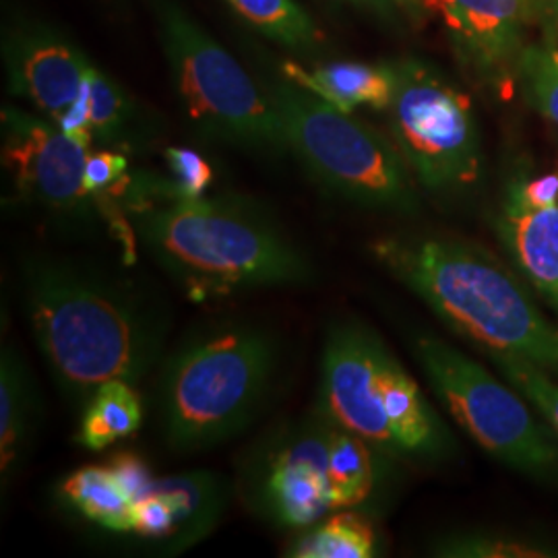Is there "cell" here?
<instances>
[{"mask_svg":"<svg viewBox=\"0 0 558 558\" xmlns=\"http://www.w3.org/2000/svg\"><path fill=\"white\" fill-rule=\"evenodd\" d=\"M391 356L383 339L356 319L336 320L320 359V410L338 426L385 453H398L385 408V366Z\"/></svg>","mask_w":558,"mask_h":558,"instance_id":"8fae6325","label":"cell"},{"mask_svg":"<svg viewBox=\"0 0 558 558\" xmlns=\"http://www.w3.org/2000/svg\"><path fill=\"white\" fill-rule=\"evenodd\" d=\"M89 151L92 145L66 135L52 120L2 108V161L21 199L64 228L92 230L101 220V201L85 186Z\"/></svg>","mask_w":558,"mask_h":558,"instance_id":"30bf717a","label":"cell"},{"mask_svg":"<svg viewBox=\"0 0 558 558\" xmlns=\"http://www.w3.org/2000/svg\"><path fill=\"white\" fill-rule=\"evenodd\" d=\"M151 490L170 500L177 513L179 534L170 555L182 553L207 538L218 527L232 497V486L228 480L205 470L160 476L154 480Z\"/></svg>","mask_w":558,"mask_h":558,"instance_id":"2e32d148","label":"cell"},{"mask_svg":"<svg viewBox=\"0 0 558 558\" xmlns=\"http://www.w3.org/2000/svg\"><path fill=\"white\" fill-rule=\"evenodd\" d=\"M106 468L110 470V474L119 482L120 488L126 493V497L131 500L145 497L156 476L151 474V468L147 465V461L133 453V451H119L112 458L106 461Z\"/></svg>","mask_w":558,"mask_h":558,"instance_id":"f1b7e54d","label":"cell"},{"mask_svg":"<svg viewBox=\"0 0 558 558\" xmlns=\"http://www.w3.org/2000/svg\"><path fill=\"white\" fill-rule=\"evenodd\" d=\"M59 497L81 518L114 534H131L133 500L104 465H85L59 482Z\"/></svg>","mask_w":558,"mask_h":558,"instance_id":"ffe728a7","label":"cell"},{"mask_svg":"<svg viewBox=\"0 0 558 558\" xmlns=\"http://www.w3.org/2000/svg\"><path fill=\"white\" fill-rule=\"evenodd\" d=\"M333 420L319 405L267 433L240 468L246 507L278 527L302 530L333 511L327 459Z\"/></svg>","mask_w":558,"mask_h":558,"instance_id":"9c48e42d","label":"cell"},{"mask_svg":"<svg viewBox=\"0 0 558 558\" xmlns=\"http://www.w3.org/2000/svg\"><path fill=\"white\" fill-rule=\"evenodd\" d=\"M166 161L172 179L160 186L166 199H199L209 189L214 172L209 161L189 147H170Z\"/></svg>","mask_w":558,"mask_h":558,"instance_id":"484cf974","label":"cell"},{"mask_svg":"<svg viewBox=\"0 0 558 558\" xmlns=\"http://www.w3.org/2000/svg\"><path fill=\"white\" fill-rule=\"evenodd\" d=\"M286 341L269 323L211 320L161 359L156 412L172 453H197L239 437L269 403Z\"/></svg>","mask_w":558,"mask_h":558,"instance_id":"3957f363","label":"cell"},{"mask_svg":"<svg viewBox=\"0 0 558 558\" xmlns=\"http://www.w3.org/2000/svg\"><path fill=\"white\" fill-rule=\"evenodd\" d=\"M373 253L451 331L484 354H513L558 377L557 323L484 248L449 236H387L373 244Z\"/></svg>","mask_w":558,"mask_h":558,"instance_id":"277c9868","label":"cell"},{"mask_svg":"<svg viewBox=\"0 0 558 558\" xmlns=\"http://www.w3.org/2000/svg\"><path fill=\"white\" fill-rule=\"evenodd\" d=\"M87 129L94 143L124 145L133 140L137 108L112 80L89 64L80 96Z\"/></svg>","mask_w":558,"mask_h":558,"instance_id":"7402d4cb","label":"cell"},{"mask_svg":"<svg viewBox=\"0 0 558 558\" xmlns=\"http://www.w3.org/2000/svg\"><path fill=\"white\" fill-rule=\"evenodd\" d=\"M156 15L180 106L201 137L274 158L288 154L263 83L172 0H156Z\"/></svg>","mask_w":558,"mask_h":558,"instance_id":"8992f818","label":"cell"},{"mask_svg":"<svg viewBox=\"0 0 558 558\" xmlns=\"http://www.w3.org/2000/svg\"><path fill=\"white\" fill-rule=\"evenodd\" d=\"M518 73L530 101L558 124V62L553 50L532 46L519 59Z\"/></svg>","mask_w":558,"mask_h":558,"instance_id":"d4e9b609","label":"cell"},{"mask_svg":"<svg viewBox=\"0 0 558 558\" xmlns=\"http://www.w3.org/2000/svg\"><path fill=\"white\" fill-rule=\"evenodd\" d=\"M143 248L189 299L304 288L317 265L257 201L220 195L135 207Z\"/></svg>","mask_w":558,"mask_h":558,"instance_id":"7a4b0ae2","label":"cell"},{"mask_svg":"<svg viewBox=\"0 0 558 558\" xmlns=\"http://www.w3.org/2000/svg\"><path fill=\"white\" fill-rule=\"evenodd\" d=\"M414 354L451 418L493 458L536 478H558V437L509 383L445 339L422 333Z\"/></svg>","mask_w":558,"mask_h":558,"instance_id":"52a82bcc","label":"cell"},{"mask_svg":"<svg viewBox=\"0 0 558 558\" xmlns=\"http://www.w3.org/2000/svg\"><path fill=\"white\" fill-rule=\"evenodd\" d=\"M242 20L260 34L290 48H306L319 40V29L296 0H226Z\"/></svg>","mask_w":558,"mask_h":558,"instance_id":"603a6c76","label":"cell"},{"mask_svg":"<svg viewBox=\"0 0 558 558\" xmlns=\"http://www.w3.org/2000/svg\"><path fill=\"white\" fill-rule=\"evenodd\" d=\"M263 87L278 110L288 149L327 191L368 209H418L414 174L398 145L292 80L263 81Z\"/></svg>","mask_w":558,"mask_h":558,"instance_id":"5b68a950","label":"cell"},{"mask_svg":"<svg viewBox=\"0 0 558 558\" xmlns=\"http://www.w3.org/2000/svg\"><path fill=\"white\" fill-rule=\"evenodd\" d=\"M288 77L323 100L352 112L360 106L389 110L396 92L393 64L331 62L306 73L296 64H286Z\"/></svg>","mask_w":558,"mask_h":558,"instance_id":"e0dca14e","label":"cell"},{"mask_svg":"<svg viewBox=\"0 0 558 558\" xmlns=\"http://www.w3.org/2000/svg\"><path fill=\"white\" fill-rule=\"evenodd\" d=\"M348 2L359 4V7H366V9H373V11H380V13L387 11V0H348Z\"/></svg>","mask_w":558,"mask_h":558,"instance_id":"f546056e","label":"cell"},{"mask_svg":"<svg viewBox=\"0 0 558 558\" xmlns=\"http://www.w3.org/2000/svg\"><path fill=\"white\" fill-rule=\"evenodd\" d=\"M424 9L439 13L456 50L474 71L505 80L518 71L536 0H424Z\"/></svg>","mask_w":558,"mask_h":558,"instance_id":"4fadbf2b","label":"cell"},{"mask_svg":"<svg viewBox=\"0 0 558 558\" xmlns=\"http://www.w3.org/2000/svg\"><path fill=\"white\" fill-rule=\"evenodd\" d=\"M375 480L373 445L333 422L327 459V484L333 511L362 505L371 497Z\"/></svg>","mask_w":558,"mask_h":558,"instance_id":"44dd1931","label":"cell"},{"mask_svg":"<svg viewBox=\"0 0 558 558\" xmlns=\"http://www.w3.org/2000/svg\"><path fill=\"white\" fill-rule=\"evenodd\" d=\"M41 420V398L25 359L13 343L0 354V476L2 488L32 453Z\"/></svg>","mask_w":558,"mask_h":558,"instance_id":"9a60e30c","label":"cell"},{"mask_svg":"<svg viewBox=\"0 0 558 558\" xmlns=\"http://www.w3.org/2000/svg\"><path fill=\"white\" fill-rule=\"evenodd\" d=\"M126 158L117 151H89L85 163V186L101 203L108 197H120L126 189Z\"/></svg>","mask_w":558,"mask_h":558,"instance_id":"83f0119b","label":"cell"},{"mask_svg":"<svg viewBox=\"0 0 558 558\" xmlns=\"http://www.w3.org/2000/svg\"><path fill=\"white\" fill-rule=\"evenodd\" d=\"M553 54H555V60H557V62H558V52H557V50H553Z\"/></svg>","mask_w":558,"mask_h":558,"instance_id":"d6a6232c","label":"cell"},{"mask_svg":"<svg viewBox=\"0 0 558 558\" xmlns=\"http://www.w3.org/2000/svg\"><path fill=\"white\" fill-rule=\"evenodd\" d=\"M21 283L41 356L75 408L108 380L137 385L166 356L170 308L137 279L92 260L34 253L23 257Z\"/></svg>","mask_w":558,"mask_h":558,"instance_id":"6da1fadb","label":"cell"},{"mask_svg":"<svg viewBox=\"0 0 558 558\" xmlns=\"http://www.w3.org/2000/svg\"><path fill=\"white\" fill-rule=\"evenodd\" d=\"M502 251L542 299L558 311V199L532 195L513 180L495 218Z\"/></svg>","mask_w":558,"mask_h":558,"instance_id":"5bb4252c","label":"cell"},{"mask_svg":"<svg viewBox=\"0 0 558 558\" xmlns=\"http://www.w3.org/2000/svg\"><path fill=\"white\" fill-rule=\"evenodd\" d=\"M553 7H555V11H557L558 15V0H553Z\"/></svg>","mask_w":558,"mask_h":558,"instance_id":"1f68e13d","label":"cell"},{"mask_svg":"<svg viewBox=\"0 0 558 558\" xmlns=\"http://www.w3.org/2000/svg\"><path fill=\"white\" fill-rule=\"evenodd\" d=\"M143 424V401L129 380H108L94 391L81 414L77 442L89 451H104L133 437Z\"/></svg>","mask_w":558,"mask_h":558,"instance_id":"d6986e66","label":"cell"},{"mask_svg":"<svg viewBox=\"0 0 558 558\" xmlns=\"http://www.w3.org/2000/svg\"><path fill=\"white\" fill-rule=\"evenodd\" d=\"M393 2H398L399 7H403L408 11H414V13L424 9V0H393Z\"/></svg>","mask_w":558,"mask_h":558,"instance_id":"4dcf8cb0","label":"cell"},{"mask_svg":"<svg viewBox=\"0 0 558 558\" xmlns=\"http://www.w3.org/2000/svg\"><path fill=\"white\" fill-rule=\"evenodd\" d=\"M11 94L34 104L54 124L80 100L89 62L57 29L21 23L2 38Z\"/></svg>","mask_w":558,"mask_h":558,"instance_id":"7c38bea8","label":"cell"},{"mask_svg":"<svg viewBox=\"0 0 558 558\" xmlns=\"http://www.w3.org/2000/svg\"><path fill=\"white\" fill-rule=\"evenodd\" d=\"M131 534L147 539L161 550H168L179 534V521L172 502L160 493L149 490L145 497L133 500V530Z\"/></svg>","mask_w":558,"mask_h":558,"instance_id":"4316f807","label":"cell"},{"mask_svg":"<svg viewBox=\"0 0 558 558\" xmlns=\"http://www.w3.org/2000/svg\"><path fill=\"white\" fill-rule=\"evenodd\" d=\"M373 521L352 509H336L315 523L296 530L286 546L290 558H371L377 555Z\"/></svg>","mask_w":558,"mask_h":558,"instance_id":"ac0fdd59","label":"cell"},{"mask_svg":"<svg viewBox=\"0 0 558 558\" xmlns=\"http://www.w3.org/2000/svg\"><path fill=\"white\" fill-rule=\"evenodd\" d=\"M389 122L399 154L420 184L453 193L480 177V135L472 101L430 64H393Z\"/></svg>","mask_w":558,"mask_h":558,"instance_id":"ba28073f","label":"cell"},{"mask_svg":"<svg viewBox=\"0 0 558 558\" xmlns=\"http://www.w3.org/2000/svg\"><path fill=\"white\" fill-rule=\"evenodd\" d=\"M486 356L495 362L500 375L530 401V405L538 412L539 418L544 420L558 437V377L513 354L488 352Z\"/></svg>","mask_w":558,"mask_h":558,"instance_id":"cb8c5ba5","label":"cell"}]
</instances>
